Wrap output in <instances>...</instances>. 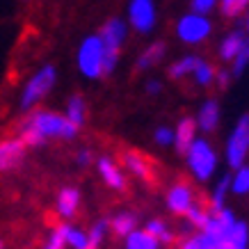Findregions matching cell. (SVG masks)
I'll return each mask as SVG.
<instances>
[{
	"mask_svg": "<svg viewBox=\"0 0 249 249\" xmlns=\"http://www.w3.org/2000/svg\"><path fill=\"white\" fill-rule=\"evenodd\" d=\"M80 130L69 124L64 119V114L53 112V110H44V107H37L32 110L18 121L16 126V135L28 149H35V146H44L46 142L51 140H62V142H71L76 140Z\"/></svg>",
	"mask_w": 249,
	"mask_h": 249,
	"instance_id": "cell-1",
	"label": "cell"
},
{
	"mask_svg": "<svg viewBox=\"0 0 249 249\" xmlns=\"http://www.w3.org/2000/svg\"><path fill=\"white\" fill-rule=\"evenodd\" d=\"M55 83H57V69L53 64H44L41 69H37L30 76V80L25 83V87H23L21 98H18V110L25 114L37 110L39 103L51 94Z\"/></svg>",
	"mask_w": 249,
	"mask_h": 249,
	"instance_id": "cell-2",
	"label": "cell"
},
{
	"mask_svg": "<svg viewBox=\"0 0 249 249\" xmlns=\"http://www.w3.org/2000/svg\"><path fill=\"white\" fill-rule=\"evenodd\" d=\"M98 37L103 41V48H106V62H103V76H110L117 64H119V55H121V46L128 37V25L124 18L119 16H112L103 23V28L98 32Z\"/></svg>",
	"mask_w": 249,
	"mask_h": 249,
	"instance_id": "cell-3",
	"label": "cell"
},
{
	"mask_svg": "<svg viewBox=\"0 0 249 249\" xmlns=\"http://www.w3.org/2000/svg\"><path fill=\"white\" fill-rule=\"evenodd\" d=\"M103 62H106V48H103V41L98 37V32L96 35H87L80 41L76 53L78 71L89 80H101L103 78Z\"/></svg>",
	"mask_w": 249,
	"mask_h": 249,
	"instance_id": "cell-4",
	"label": "cell"
},
{
	"mask_svg": "<svg viewBox=\"0 0 249 249\" xmlns=\"http://www.w3.org/2000/svg\"><path fill=\"white\" fill-rule=\"evenodd\" d=\"M185 162H188V169L192 172L199 183H206L208 178H213V174L217 169V153L213 149V144L204 137H196L192 146L185 153Z\"/></svg>",
	"mask_w": 249,
	"mask_h": 249,
	"instance_id": "cell-5",
	"label": "cell"
},
{
	"mask_svg": "<svg viewBox=\"0 0 249 249\" xmlns=\"http://www.w3.org/2000/svg\"><path fill=\"white\" fill-rule=\"evenodd\" d=\"M211 35H213V23L208 16H199L188 12V14H183L176 21V37L188 46L204 44Z\"/></svg>",
	"mask_w": 249,
	"mask_h": 249,
	"instance_id": "cell-6",
	"label": "cell"
},
{
	"mask_svg": "<svg viewBox=\"0 0 249 249\" xmlns=\"http://www.w3.org/2000/svg\"><path fill=\"white\" fill-rule=\"evenodd\" d=\"M249 153V114H242L235 124L233 133L227 140V165L231 169H240Z\"/></svg>",
	"mask_w": 249,
	"mask_h": 249,
	"instance_id": "cell-7",
	"label": "cell"
},
{
	"mask_svg": "<svg viewBox=\"0 0 249 249\" xmlns=\"http://www.w3.org/2000/svg\"><path fill=\"white\" fill-rule=\"evenodd\" d=\"M158 21V9L153 0H130L128 2V28L137 32V35H149L156 28Z\"/></svg>",
	"mask_w": 249,
	"mask_h": 249,
	"instance_id": "cell-8",
	"label": "cell"
},
{
	"mask_svg": "<svg viewBox=\"0 0 249 249\" xmlns=\"http://www.w3.org/2000/svg\"><path fill=\"white\" fill-rule=\"evenodd\" d=\"M167 211L176 215V217H185V213L196 204V196H195V190L190 185L188 181H176L172 188L167 190Z\"/></svg>",
	"mask_w": 249,
	"mask_h": 249,
	"instance_id": "cell-9",
	"label": "cell"
},
{
	"mask_svg": "<svg viewBox=\"0 0 249 249\" xmlns=\"http://www.w3.org/2000/svg\"><path fill=\"white\" fill-rule=\"evenodd\" d=\"M28 156V146L18 137H2L0 140V172H12L23 165Z\"/></svg>",
	"mask_w": 249,
	"mask_h": 249,
	"instance_id": "cell-10",
	"label": "cell"
},
{
	"mask_svg": "<svg viewBox=\"0 0 249 249\" xmlns=\"http://www.w3.org/2000/svg\"><path fill=\"white\" fill-rule=\"evenodd\" d=\"M96 172H98V176L103 178V183H106L110 190H114V192H124L126 185H128L126 174L121 172V167L117 165L112 158H107V156H101V158L96 160Z\"/></svg>",
	"mask_w": 249,
	"mask_h": 249,
	"instance_id": "cell-11",
	"label": "cell"
},
{
	"mask_svg": "<svg viewBox=\"0 0 249 249\" xmlns=\"http://www.w3.org/2000/svg\"><path fill=\"white\" fill-rule=\"evenodd\" d=\"M80 204H83V196H80V190L78 188H62L57 192V199H55V211L62 219H73L80 211Z\"/></svg>",
	"mask_w": 249,
	"mask_h": 249,
	"instance_id": "cell-12",
	"label": "cell"
},
{
	"mask_svg": "<svg viewBox=\"0 0 249 249\" xmlns=\"http://www.w3.org/2000/svg\"><path fill=\"white\" fill-rule=\"evenodd\" d=\"M196 140V121L192 117H183L178 126L174 128V149L178 156H185L192 142Z\"/></svg>",
	"mask_w": 249,
	"mask_h": 249,
	"instance_id": "cell-13",
	"label": "cell"
},
{
	"mask_svg": "<svg viewBox=\"0 0 249 249\" xmlns=\"http://www.w3.org/2000/svg\"><path fill=\"white\" fill-rule=\"evenodd\" d=\"M196 130L201 133H213L219 126V103L215 98H208L201 103L199 112H196Z\"/></svg>",
	"mask_w": 249,
	"mask_h": 249,
	"instance_id": "cell-14",
	"label": "cell"
},
{
	"mask_svg": "<svg viewBox=\"0 0 249 249\" xmlns=\"http://www.w3.org/2000/svg\"><path fill=\"white\" fill-rule=\"evenodd\" d=\"M165 55H167V46L162 44V41H153V44H149V46H146V48L142 51V53L137 55L135 71L144 73V71H149V69L158 67L160 62L165 60Z\"/></svg>",
	"mask_w": 249,
	"mask_h": 249,
	"instance_id": "cell-15",
	"label": "cell"
},
{
	"mask_svg": "<svg viewBox=\"0 0 249 249\" xmlns=\"http://www.w3.org/2000/svg\"><path fill=\"white\" fill-rule=\"evenodd\" d=\"M245 41H247V37H245V32L242 30H233L229 32L227 37L219 41V48H217V55L219 60L224 62H233L235 57H238V53L242 51V46H245Z\"/></svg>",
	"mask_w": 249,
	"mask_h": 249,
	"instance_id": "cell-16",
	"label": "cell"
},
{
	"mask_svg": "<svg viewBox=\"0 0 249 249\" xmlns=\"http://www.w3.org/2000/svg\"><path fill=\"white\" fill-rule=\"evenodd\" d=\"M124 167H126V169H128L135 178H140V181H151V176H153L151 162L144 158L142 153L126 151V153H124Z\"/></svg>",
	"mask_w": 249,
	"mask_h": 249,
	"instance_id": "cell-17",
	"label": "cell"
},
{
	"mask_svg": "<svg viewBox=\"0 0 249 249\" xmlns=\"http://www.w3.org/2000/svg\"><path fill=\"white\" fill-rule=\"evenodd\" d=\"M137 215L130 211H121L117 213L112 219H107V224H110V229H112L114 235H119V238H128L133 231H137Z\"/></svg>",
	"mask_w": 249,
	"mask_h": 249,
	"instance_id": "cell-18",
	"label": "cell"
},
{
	"mask_svg": "<svg viewBox=\"0 0 249 249\" xmlns=\"http://www.w3.org/2000/svg\"><path fill=\"white\" fill-rule=\"evenodd\" d=\"M64 119H67L69 124H73L78 130L85 126V121H87V103H85V98L80 96V94H73V96L67 101Z\"/></svg>",
	"mask_w": 249,
	"mask_h": 249,
	"instance_id": "cell-19",
	"label": "cell"
},
{
	"mask_svg": "<svg viewBox=\"0 0 249 249\" xmlns=\"http://www.w3.org/2000/svg\"><path fill=\"white\" fill-rule=\"evenodd\" d=\"M144 231L151 235L158 245H174V240H176L174 229L167 224L165 219H158V217L149 219V222H146V227H144Z\"/></svg>",
	"mask_w": 249,
	"mask_h": 249,
	"instance_id": "cell-20",
	"label": "cell"
},
{
	"mask_svg": "<svg viewBox=\"0 0 249 249\" xmlns=\"http://www.w3.org/2000/svg\"><path fill=\"white\" fill-rule=\"evenodd\" d=\"M201 62V57L199 55H185V57H181V60H176L169 64V69H167V76L172 78V80H183V78H188L195 73L196 64Z\"/></svg>",
	"mask_w": 249,
	"mask_h": 249,
	"instance_id": "cell-21",
	"label": "cell"
},
{
	"mask_svg": "<svg viewBox=\"0 0 249 249\" xmlns=\"http://www.w3.org/2000/svg\"><path fill=\"white\" fill-rule=\"evenodd\" d=\"M231 192V174H224L222 178L217 181V185H215V190H213L211 195V204H208V213H219L227 208V195Z\"/></svg>",
	"mask_w": 249,
	"mask_h": 249,
	"instance_id": "cell-22",
	"label": "cell"
},
{
	"mask_svg": "<svg viewBox=\"0 0 249 249\" xmlns=\"http://www.w3.org/2000/svg\"><path fill=\"white\" fill-rule=\"evenodd\" d=\"M217 245H219L217 238H213L211 233H204V231H196V233L188 235L178 249H215Z\"/></svg>",
	"mask_w": 249,
	"mask_h": 249,
	"instance_id": "cell-23",
	"label": "cell"
},
{
	"mask_svg": "<svg viewBox=\"0 0 249 249\" xmlns=\"http://www.w3.org/2000/svg\"><path fill=\"white\" fill-rule=\"evenodd\" d=\"M67 231H69V222H62L55 229H51V233L46 235L41 249H67Z\"/></svg>",
	"mask_w": 249,
	"mask_h": 249,
	"instance_id": "cell-24",
	"label": "cell"
},
{
	"mask_svg": "<svg viewBox=\"0 0 249 249\" xmlns=\"http://www.w3.org/2000/svg\"><path fill=\"white\" fill-rule=\"evenodd\" d=\"M124 240H126V249H160V245L153 240L144 229L133 231V233H130L128 238H124Z\"/></svg>",
	"mask_w": 249,
	"mask_h": 249,
	"instance_id": "cell-25",
	"label": "cell"
},
{
	"mask_svg": "<svg viewBox=\"0 0 249 249\" xmlns=\"http://www.w3.org/2000/svg\"><path fill=\"white\" fill-rule=\"evenodd\" d=\"M208 217H211V213H208V208H204V206L196 201L192 208H190L188 213H185V224H188L190 229H196V231H201V229L206 227V222H208Z\"/></svg>",
	"mask_w": 249,
	"mask_h": 249,
	"instance_id": "cell-26",
	"label": "cell"
},
{
	"mask_svg": "<svg viewBox=\"0 0 249 249\" xmlns=\"http://www.w3.org/2000/svg\"><path fill=\"white\" fill-rule=\"evenodd\" d=\"M215 73H217V69L213 67L211 62H206L204 57H201V62L196 64L192 78H195V83L199 85V87H211V85L215 83Z\"/></svg>",
	"mask_w": 249,
	"mask_h": 249,
	"instance_id": "cell-27",
	"label": "cell"
},
{
	"mask_svg": "<svg viewBox=\"0 0 249 249\" xmlns=\"http://www.w3.org/2000/svg\"><path fill=\"white\" fill-rule=\"evenodd\" d=\"M229 245H233L235 249H249V227L245 222H235V227L229 231L224 238Z\"/></svg>",
	"mask_w": 249,
	"mask_h": 249,
	"instance_id": "cell-28",
	"label": "cell"
},
{
	"mask_svg": "<svg viewBox=\"0 0 249 249\" xmlns=\"http://www.w3.org/2000/svg\"><path fill=\"white\" fill-rule=\"evenodd\" d=\"M107 229H110L107 219H96V222L91 224V229L87 231V242H89V249H98L101 245H103V240H106V235H107Z\"/></svg>",
	"mask_w": 249,
	"mask_h": 249,
	"instance_id": "cell-29",
	"label": "cell"
},
{
	"mask_svg": "<svg viewBox=\"0 0 249 249\" xmlns=\"http://www.w3.org/2000/svg\"><path fill=\"white\" fill-rule=\"evenodd\" d=\"M231 192L233 195H249V167L242 165L231 174Z\"/></svg>",
	"mask_w": 249,
	"mask_h": 249,
	"instance_id": "cell-30",
	"label": "cell"
},
{
	"mask_svg": "<svg viewBox=\"0 0 249 249\" xmlns=\"http://www.w3.org/2000/svg\"><path fill=\"white\" fill-rule=\"evenodd\" d=\"M247 0H222L219 2V12H222L224 18H238V16L247 14Z\"/></svg>",
	"mask_w": 249,
	"mask_h": 249,
	"instance_id": "cell-31",
	"label": "cell"
},
{
	"mask_svg": "<svg viewBox=\"0 0 249 249\" xmlns=\"http://www.w3.org/2000/svg\"><path fill=\"white\" fill-rule=\"evenodd\" d=\"M67 247H71V249H89V242H87V231L73 227V224H69Z\"/></svg>",
	"mask_w": 249,
	"mask_h": 249,
	"instance_id": "cell-32",
	"label": "cell"
},
{
	"mask_svg": "<svg viewBox=\"0 0 249 249\" xmlns=\"http://www.w3.org/2000/svg\"><path fill=\"white\" fill-rule=\"evenodd\" d=\"M249 67V39L245 41V46H242V51L238 53V57L233 60V69H231V76L238 78L245 73V69Z\"/></svg>",
	"mask_w": 249,
	"mask_h": 249,
	"instance_id": "cell-33",
	"label": "cell"
},
{
	"mask_svg": "<svg viewBox=\"0 0 249 249\" xmlns=\"http://www.w3.org/2000/svg\"><path fill=\"white\" fill-rule=\"evenodd\" d=\"M215 7H217L215 0H192V2H190V12H192V14H199V16H208Z\"/></svg>",
	"mask_w": 249,
	"mask_h": 249,
	"instance_id": "cell-34",
	"label": "cell"
},
{
	"mask_svg": "<svg viewBox=\"0 0 249 249\" xmlns=\"http://www.w3.org/2000/svg\"><path fill=\"white\" fill-rule=\"evenodd\" d=\"M153 142L158 144V146H169V144H174V128H169V126H158L156 133H153Z\"/></svg>",
	"mask_w": 249,
	"mask_h": 249,
	"instance_id": "cell-35",
	"label": "cell"
},
{
	"mask_svg": "<svg viewBox=\"0 0 249 249\" xmlns=\"http://www.w3.org/2000/svg\"><path fill=\"white\" fill-rule=\"evenodd\" d=\"M76 162H78V167H89L91 162H94V153H91L89 149H80V151L76 153Z\"/></svg>",
	"mask_w": 249,
	"mask_h": 249,
	"instance_id": "cell-36",
	"label": "cell"
},
{
	"mask_svg": "<svg viewBox=\"0 0 249 249\" xmlns=\"http://www.w3.org/2000/svg\"><path fill=\"white\" fill-rule=\"evenodd\" d=\"M231 71H227V69H219L217 73H215V83H217V87L219 89H227L229 87V83H231Z\"/></svg>",
	"mask_w": 249,
	"mask_h": 249,
	"instance_id": "cell-37",
	"label": "cell"
},
{
	"mask_svg": "<svg viewBox=\"0 0 249 249\" xmlns=\"http://www.w3.org/2000/svg\"><path fill=\"white\" fill-rule=\"evenodd\" d=\"M144 89H146V94H149V96H158L160 91H162V83H160V80H156V78H151V80H146Z\"/></svg>",
	"mask_w": 249,
	"mask_h": 249,
	"instance_id": "cell-38",
	"label": "cell"
},
{
	"mask_svg": "<svg viewBox=\"0 0 249 249\" xmlns=\"http://www.w3.org/2000/svg\"><path fill=\"white\" fill-rule=\"evenodd\" d=\"M245 28H242V32H245V37L249 39V9H247V14H245V23H242Z\"/></svg>",
	"mask_w": 249,
	"mask_h": 249,
	"instance_id": "cell-39",
	"label": "cell"
},
{
	"mask_svg": "<svg viewBox=\"0 0 249 249\" xmlns=\"http://www.w3.org/2000/svg\"><path fill=\"white\" fill-rule=\"evenodd\" d=\"M0 249H5V242H2V240H0Z\"/></svg>",
	"mask_w": 249,
	"mask_h": 249,
	"instance_id": "cell-40",
	"label": "cell"
}]
</instances>
